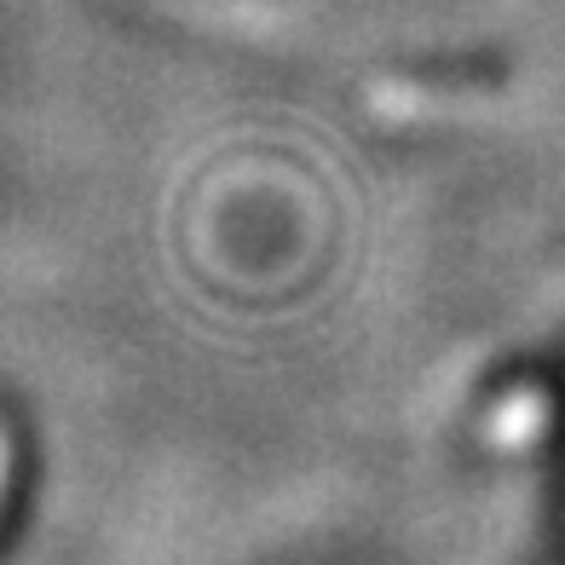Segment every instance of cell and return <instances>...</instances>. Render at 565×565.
<instances>
[{
  "label": "cell",
  "instance_id": "cell-1",
  "mask_svg": "<svg viewBox=\"0 0 565 565\" xmlns=\"http://www.w3.org/2000/svg\"><path fill=\"white\" fill-rule=\"evenodd\" d=\"M508 105L491 82H381L370 87V110L387 127H456L484 121Z\"/></svg>",
  "mask_w": 565,
  "mask_h": 565
},
{
  "label": "cell",
  "instance_id": "cell-2",
  "mask_svg": "<svg viewBox=\"0 0 565 565\" xmlns=\"http://www.w3.org/2000/svg\"><path fill=\"white\" fill-rule=\"evenodd\" d=\"M548 416H554V404L536 393V387H525V393H513V398H502L491 409L484 439H491L497 450H525V445H536L548 433Z\"/></svg>",
  "mask_w": 565,
  "mask_h": 565
},
{
  "label": "cell",
  "instance_id": "cell-3",
  "mask_svg": "<svg viewBox=\"0 0 565 565\" xmlns=\"http://www.w3.org/2000/svg\"><path fill=\"white\" fill-rule=\"evenodd\" d=\"M0 497H7V433H0Z\"/></svg>",
  "mask_w": 565,
  "mask_h": 565
}]
</instances>
